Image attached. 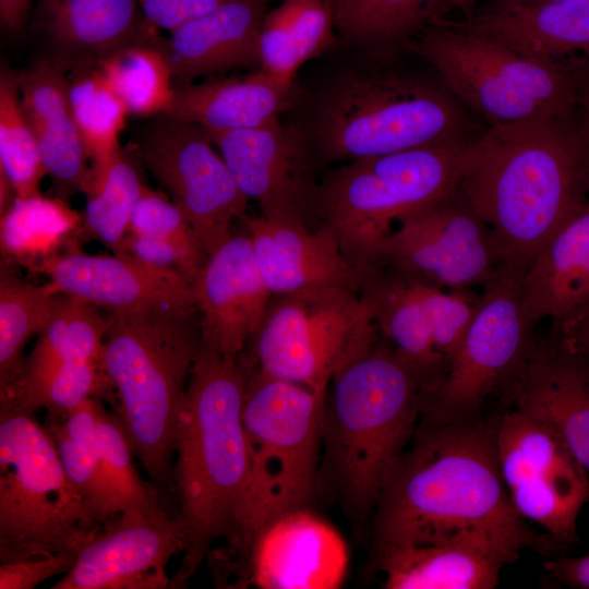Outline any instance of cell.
I'll list each match as a JSON object with an SVG mask.
<instances>
[{
    "mask_svg": "<svg viewBox=\"0 0 589 589\" xmlns=\"http://www.w3.org/2000/svg\"><path fill=\"white\" fill-rule=\"evenodd\" d=\"M80 551L58 552L0 564L1 589H32L44 580L69 573Z\"/></svg>",
    "mask_w": 589,
    "mask_h": 589,
    "instance_id": "obj_46",
    "label": "cell"
},
{
    "mask_svg": "<svg viewBox=\"0 0 589 589\" xmlns=\"http://www.w3.org/2000/svg\"><path fill=\"white\" fill-rule=\"evenodd\" d=\"M293 81L262 69L244 76L212 79L175 87L161 115L207 132L265 127L279 121L292 97Z\"/></svg>",
    "mask_w": 589,
    "mask_h": 589,
    "instance_id": "obj_28",
    "label": "cell"
},
{
    "mask_svg": "<svg viewBox=\"0 0 589 589\" xmlns=\"http://www.w3.org/2000/svg\"><path fill=\"white\" fill-rule=\"evenodd\" d=\"M35 16L51 52L47 60L63 71L98 67L113 52L159 36L136 0H37Z\"/></svg>",
    "mask_w": 589,
    "mask_h": 589,
    "instance_id": "obj_23",
    "label": "cell"
},
{
    "mask_svg": "<svg viewBox=\"0 0 589 589\" xmlns=\"http://www.w3.org/2000/svg\"><path fill=\"white\" fill-rule=\"evenodd\" d=\"M471 139L414 146L362 160L395 194L409 217L458 191Z\"/></svg>",
    "mask_w": 589,
    "mask_h": 589,
    "instance_id": "obj_31",
    "label": "cell"
},
{
    "mask_svg": "<svg viewBox=\"0 0 589 589\" xmlns=\"http://www.w3.org/2000/svg\"><path fill=\"white\" fill-rule=\"evenodd\" d=\"M328 0H283L266 12L260 35L261 69L293 81L297 71L335 40Z\"/></svg>",
    "mask_w": 589,
    "mask_h": 589,
    "instance_id": "obj_32",
    "label": "cell"
},
{
    "mask_svg": "<svg viewBox=\"0 0 589 589\" xmlns=\"http://www.w3.org/2000/svg\"><path fill=\"white\" fill-rule=\"evenodd\" d=\"M519 283L498 273L484 286L474 317L441 384L421 397V423L479 420L485 399L518 370L533 340Z\"/></svg>",
    "mask_w": 589,
    "mask_h": 589,
    "instance_id": "obj_11",
    "label": "cell"
},
{
    "mask_svg": "<svg viewBox=\"0 0 589 589\" xmlns=\"http://www.w3.org/2000/svg\"><path fill=\"white\" fill-rule=\"evenodd\" d=\"M68 83L92 172H98L121 151L120 135L130 115L99 67L71 70Z\"/></svg>",
    "mask_w": 589,
    "mask_h": 589,
    "instance_id": "obj_36",
    "label": "cell"
},
{
    "mask_svg": "<svg viewBox=\"0 0 589 589\" xmlns=\"http://www.w3.org/2000/svg\"><path fill=\"white\" fill-rule=\"evenodd\" d=\"M156 39L122 48L98 65L129 115H163L172 101V71Z\"/></svg>",
    "mask_w": 589,
    "mask_h": 589,
    "instance_id": "obj_37",
    "label": "cell"
},
{
    "mask_svg": "<svg viewBox=\"0 0 589 589\" xmlns=\"http://www.w3.org/2000/svg\"><path fill=\"white\" fill-rule=\"evenodd\" d=\"M202 347L240 354L261 323L272 293L247 232L232 235L208 254L192 284Z\"/></svg>",
    "mask_w": 589,
    "mask_h": 589,
    "instance_id": "obj_20",
    "label": "cell"
},
{
    "mask_svg": "<svg viewBox=\"0 0 589 589\" xmlns=\"http://www.w3.org/2000/svg\"><path fill=\"white\" fill-rule=\"evenodd\" d=\"M144 187L137 168L121 149L106 168L92 172L84 193L83 231L116 253Z\"/></svg>",
    "mask_w": 589,
    "mask_h": 589,
    "instance_id": "obj_39",
    "label": "cell"
},
{
    "mask_svg": "<svg viewBox=\"0 0 589 589\" xmlns=\"http://www.w3.org/2000/svg\"><path fill=\"white\" fill-rule=\"evenodd\" d=\"M33 0H0V22L4 31L15 33L25 25Z\"/></svg>",
    "mask_w": 589,
    "mask_h": 589,
    "instance_id": "obj_50",
    "label": "cell"
},
{
    "mask_svg": "<svg viewBox=\"0 0 589 589\" xmlns=\"http://www.w3.org/2000/svg\"><path fill=\"white\" fill-rule=\"evenodd\" d=\"M380 336L370 310L352 290L273 294L241 354L266 375L327 392L332 378Z\"/></svg>",
    "mask_w": 589,
    "mask_h": 589,
    "instance_id": "obj_10",
    "label": "cell"
},
{
    "mask_svg": "<svg viewBox=\"0 0 589 589\" xmlns=\"http://www.w3.org/2000/svg\"><path fill=\"white\" fill-rule=\"evenodd\" d=\"M312 125V149L325 163L468 136L466 119L447 94L393 74L354 72L341 77L318 100Z\"/></svg>",
    "mask_w": 589,
    "mask_h": 589,
    "instance_id": "obj_8",
    "label": "cell"
},
{
    "mask_svg": "<svg viewBox=\"0 0 589 589\" xmlns=\"http://www.w3.org/2000/svg\"><path fill=\"white\" fill-rule=\"evenodd\" d=\"M336 27L348 39L368 46L405 41L442 17V0H340Z\"/></svg>",
    "mask_w": 589,
    "mask_h": 589,
    "instance_id": "obj_38",
    "label": "cell"
},
{
    "mask_svg": "<svg viewBox=\"0 0 589 589\" xmlns=\"http://www.w3.org/2000/svg\"><path fill=\"white\" fill-rule=\"evenodd\" d=\"M60 291L52 285L23 281L1 269L0 279V397L16 383L28 340L50 321Z\"/></svg>",
    "mask_w": 589,
    "mask_h": 589,
    "instance_id": "obj_35",
    "label": "cell"
},
{
    "mask_svg": "<svg viewBox=\"0 0 589 589\" xmlns=\"http://www.w3.org/2000/svg\"><path fill=\"white\" fill-rule=\"evenodd\" d=\"M586 184H587V191H588V195H589V166H588V169H587Z\"/></svg>",
    "mask_w": 589,
    "mask_h": 589,
    "instance_id": "obj_54",
    "label": "cell"
},
{
    "mask_svg": "<svg viewBox=\"0 0 589 589\" xmlns=\"http://www.w3.org/2000/svg\"><path fill=\"white\" fill-rule=\"evenodd\" d=\"M206 558L219 588L334 589L345 579L348 549L329 522L301 507Z\"/></svg>",
    "mask_w": 589,
    "mask_h": 589,
    "instance_id": "obj_12",
    "label": "cell"
},
{
    "mask_svg": "<svg viewBox=\"0 0 589 589\" xmlns=\"http://www.w3.org/2000/svg\"><path fill=\"white\" fill-rule=\"evenodd\" d=\"M202 348L199 312H110L103 365L134 456L161 493H172L176 432Z\"/></svg>",
    "mask_w": 589,
    "mask_h": 589,
    "instance_id": "obj_5",
    "label": "cell"
},
{
    "mask_svg": "<svg viewBox=\"0 0 589 589\" xmlns=\"http://www.w3.org/2000/svg\"><path fill=\"white\" fill-rule=\"evenodd\" d=\"M0 173L16 197L39 194L47 176L34 133L21 105L20 74L2 69L0 74Z\"/></svg>",
    "mask_w": 589,
    "mask_h": 589,
    "instance_id": "obj_41",
    "label": "cell"
},
{
    "mask_svg": "<svg viewBox=\"0 0 589 589\" xmlns=\"http://www.w3.org/2000/svg\"><path fill=\"white\" fill-rule=\"evenodd\" d=\"M245 364L242 420L250 473L235 530L226 543L248 539L284 513L310 507L322 456L327 392L276 378Z\"/></svg>",
    "mask_w": 589,
    "mask_h": 589,
    "instance_id": "obj_6",
    "label": "cell"
},
{
    "mask_svg": "<svg viewBox=\"0 0 589 589\" xmlns=\"http://www.w3.org/2000/svg\"><path fill=\"white\" fill-rule=\"evenodd\" d=\"M549 1H556V0H495L493 4L510 5V4L539 3V2H549Z\"/></svg>",
    "mask_w": 589,
    "mask_h": 589,
    "instance_id": "obj_53",
    "label": "cell"
},
{
    "mask_svg": "<svg viewBox=\"0 0 589 589\" xmlns=\"http://www.w3.org/2000/svg\"><path fill=\"white\" fill-rule=\"evenodd\" d=\"M104 525L34 412L0 408V562L80 551Z\"/></svg>",
    "mask_w": 589,
    "mask_h": 589,
    "instance_id": "obj_7",
    "label": "cell"
},
{
    "mask_svg": "<svg viewBox=\"0 0 589 589\" xmlns=\"http://www.w3.org/2000/svg\"><path fill=\"white\" fill-rule=\"evenodd\" d=\"M99 398H88L65 412H48L50 432L63 468L97 521L105 525L106 492L97 440Z\"/></svg>",
    "mask_w": 589,
    "mask_h": 589,
    "instance_id": "obj_34",
    "label": "cell"
},
{
    "mask_svg": "<svg viewBox=\"0 0 589 589\" xmlns=\"http://www.w3.org/2000/svg\"><path fill=\"white\" fill-rule=\"evenodd\" d=\"M139 154L207 254L232 237V224L247 216L249 200L205 129L161 116L145 132Z\"/></svg>",
    "mask_w": 589,
    "mask_h": 589,
    "instance_id": "obj_14",
    "label": "cell"
},
{
    "mask_svg": "<svg viewBox=\"0 0 589 589\" xmlns=\"http://www.w3.org/2000/svg\"><path fill=\"white\" fill-rule=\"evenodd\" d=\"M33 271L48 276L60 292L110 312H197L192 285L184 276L115 253L91 255L73 249Z\"/></svg>",
    "mask_w": 589,
    "mask_h": 589,
    "instance_id": "obj_18",
    "label": "cell"
},
{
    "mask_svg": "<svg viewBox=\"0 0 589 589\" xmlns=\"http://www.w3.org/2000/svg\"><path fill=\"white\" fill-rule=\"evenodd\" d=\"M239 190L267 219L311 230L318 213V161L301 135L279 121L254 129L207 132Z\"/></svg>",
    "mask_w": 589,
    "mask_h": 589,
    "instance_id": "obj_16",
    "label": "cell"
},
{
    "mask_svg": "<svg viewBox=\"0 0 589 589\" xmlns=\"http://www.w3.org/2000/svg\"><path fill=\"white\" fill-rule=\"evenodd\" d=\"M399 224L378 245L374 266L442 289L484 287L500 273L490 228L458 191Z\"/></svg>",
    "mask_w": 589,
    "mask_h": 589,
    "instance_id": "obj_15",
    "label": "cell"
},
{
    "mask_svg": "<svg viewBox=\"0 0 589 589\" xmlns=\"http://www.w3.org/2000/svg\"><path fill=\"white\" fill-rule=\"evenodd\" d=\"M185 548V534L176 515L167 510L121 514L83 545L72 569L50 588H173L166 567Z\"/></svg>",
    "mask_w": 589,
    "mask_h": 589,
    "instance_id": "obj_17",
    "label": "cell"
},
{
    "mask_svg": "<svg viewBox=\"0 0 589 589\" xmlns=\"http://www.w3.org/2000/svg\"><path fill=\"white\" fill-rule=\"evenodd\" d=\"M546 575L556 584L576 589H589V554L556 555L543 564Z\"/></svg>",
    "mask_w": 589,
    "mask_h": 589,
    "instance_id": "obj_48",
    "label": "cell"
},
{
    "mask_svg": "<svg viewBox=\"0 0 589 589\" xmlns=\"http://www.w3.org/2000/svg\"><path fill=\"white\" fill-rule=\"evenodd\" d=\"M525 549L552 556L548 546L525 537L476 533L395 550L375 566L387 589H492L503 566Z\"/></svg>",
    "mask_w": 589,
    "mask_h": 589,
    "instance_id": "obj_21",
    "label": "cell"
},
{
    "mask_svg": "<svg viewBox=\"0 0 589 589\" xmlns=\"http://www.w3.org/2000/svg\"><path fill=\"white\" fill-rule=\"evenodd\" d=\"M333 7L335 8V5L340 1V0H328Z\"/></svg>",
    "mask_w": 589,
    "mask_h": 589,
    "instance_id": "obj_55",
    "label": "cell"
},
{
    "mask_svg": "<svg viewBox=\"0 0 589 589\" xmlns=\"http://www.w3.org/2000/svg\"><path fill=\"white\" fill-rule=\"evenodd\" d=\"M588 166L579 110L490 125L470 140L458 192L490 228L500 273L520 284L551 237L587 204Z\"/></svg>",
    "mask_w": 589,
    "mask_h": 589,
    "instance_id": "obj_2",
    "label": "cell"
},
{
    "mask_svg": "<svg viewBox=\"0 0 589 589\" xmlns=\"http://www.w3.org/2000/svg\"><path fill=\"white\" fill-rule=\"evenodd\" d=\"M83 231V216L65 200L41 193L15 197L1 213V251L29 269L58 254Z\"/></svg>",
    "mask_w": 589,
    "mask_h": 589,
    "instance_id": "obj_33",
    "label": "cell"
},
{
    "mask_svg": "<svg viewBox=\"0 0 589 589\" xmlns=\"http://www.w3.org/2000/svg\"><path fill=\"white\" fill-rule=\"evenodd\" d=\"M578 110L581 122L589 134V74L585 79L580 89Z\"/></svg>",
    "mask_w": 589,
    "mask_h": 589,
    "instance_id": "obj_51",
    "label": "cell"
},
{
    "mask_svg": "<svg viewBox=\"0 0 589 589\" xmlns=\"http://www.w3.org/2000/svg\"><path fill=\"white\" fill-rule=\"evenodd\" d=\"M108 316L98 306L60 292L53 314L25 358L13 387L0 397V407L14 405L58 369L79 361L101 360Z\"/></svg>",
    "mask_w": 589,
    "mask_h": 589,
    "instance_id": "obj_30",
    "label": "cell"
},
{
    "mask_svg": "<svg viewBox=\"0 0 589 589\" xmlns=\"http://www.w3.org/2000/svg\"><path fill=\"white\" fill-rule=\"evenodd\" d=\"M421 395L417 374L382 335L332 378L323 469L354 515L374 512L388 469L417 430Z\"/></svg>",
    "mask_w": 589,
    "mask_h": 589,
    "instance_id": "obj_4",
    "label": "cell"
},
{
    "mask_svg": "<svg viewBox=\"0 0 589 589\" xmlns=\"http://www.w3.org/2000/svg\"><path fill=\"white\" fill-rule=\"evenodd\" d=\"M421 287V280L374 266L366 271L359 296L381 335L417 374L424 396L441 384L446 366L432 339Z\"/></svg>",
    "mask_w": 589,
    "mask_h": 589,
    "instance_id": "obj_29",
    "label": "cell"
},
{
    "mask_svg": "<svg viewBox=\"0 0 589 589\" xmlns=\"http://www.w3.org/2000/svg\"><path fill=\"white\" fill-rule=\"evenodd\" d=\"M111 383L101 360H86L58 369L44 383L14 405L0 407L28 412L46 409L65 412L88 398H100L110 393Z\"/></svg>",
    "mask_w": 589,
    "mask_h": 589,
    "instance_id": "obj_42",
    "label": "cell"
},
{
    "mask_svg": "<svg viewBox=\"0 0 589 589\" xmlns=\"http://www.w3.org/2000/svg\"><path fill=\"white\" fill-rule=\"evenodd\" d=\"M129 232L203 248L182 211L146 184L135 204Z\"/></svg>",
    "mask_w": 589,
    "mask_h": 589,
    "instance_id": "obj_45",
    "label": "cell"
},
{
    "mask_svg": "<svg viewBox=\"0 0 589 589\" xmlns=\"http://www.w3.org/2000/svg\"><path fill=\"white\" fill-rule=\"evenodd\" d=\"M551 332L557 334L572 349L589 359V308L575 320L552 326Z\"/></svg>",
    "mask_w": 589,
    "mask_h": 589,
    "instance_id": "obj_49",
    "label": "cell"
},
{
    "mask_svg": "<svg viewBox=\"0 0 589 589\" xmlns=\"http://www.w3.org/2000/svg\"><path fill=\"white\" fill-rule=\"evenodd\" d=\"M268 0H228L169 37L158 36L176 86L237 68L259 64L262 23Z\"/></svg>",
    "mask_w": 589,
    "mask_h": 589,
    "instance_id": "obj_24",
    "label": "cell"
},
{
    "mask_svg": "<svg viewBox=\"0 0 589 589\" xmlns=\"http://www.w3.org/2000/svg\"><path fill=\"white\" fill-rule=\"evenodd\" d=\"M476 533L555 545L515 510L504 484L495 420L425 424L388 469L373 519V557Z\"/></svg>",
    "mask_w": 589,
    "mask_h": 589,
    "instance_id": "obj_1",
    "label": "cell"
},
{
    "mask_svg": "<svg viewBox=\"0 0 589 589\" xmlns=\"http://www.w3.org/2000/svg\"><path fill=\"white\" fill-rule=\"evenodd\" d=\"M501 392L513 409L553 430L589 472V359L551 332L533 341Z\"/></svg>",
    "mask_w": 589,
    "mask_h": 589,
    "instance_id": "obj_19",
    "label": "cell"
},
{
    "mask_svg": "<svg viewBox=\"0 0 589 589\" xmlns=\"http://www.w3.org/2000/svg\"><path fill=\"white\" fill-rule=\"evenodd\" d=\"M248 366L240 354L201 348L176 432L172 493L187 548L172 579L183 587L215 541L235 530L250 473L242 420Z\"/></svg>",
    "mask_w": 589,
    "mask_h": 589,
    "instance_id": "obj_3",
    "label": "cell"
},
{
    "mask_svg": "<svg viewBox=\"0 0 589 589\" xmlns=\"http://www.w3.org/2000/svg\"><path fill=\"white\" fill-rule=\"evenodd\" d=\"M242 223L272 294L326 288H345L359 293L366 271L345 254L328 228L311 230L262 215L245 216Z\"/></svg>",
    "mask_w": 589,
    "mask_h": 589,
    "instance_id": "obj_22",
    "label": "cell"
},
{
    "mask_svg": "<svg viewBox=\"0 0 589 589\" xmlns=\"http://www.w3.org/2000/svg\"><path fill=\"white\" fill-rule=\"evenodd\" d=\"M494 420L501 474L515 510L570 548L589 502L588 470L553 430L521 411Z\"/></svg>",
    "mask_w": 589,
    "mask_h": 589,
    "instance_id": "obj_13",
    "label": "cell"
},
{
    "mask_svg": "<svg viewBox=\"0 0 589 589\" xmlns=\"http://www.w3.org/2000/svg\"><path fill=\"white\" fill-rule=\"evenodd\" d=\"M519 300L533 328L566 324L589 308V201L545 243L525 272Z\"/></svg>",
    "mask_w": 589,
    "mask_h": 589,
    "instance_id": "obj_26",
    "label": "cell"
},
{
    "mask_svg": "<svg viewBox=\"0 0 589 589\" xmlns=\"http://www.w3.org/2000/svg\"><path fill=\"white\" fill-rule=\"evenodd\" d=\"M422 298L434 346L448 370L477 312L481 294L471 288H442L422 281Z\"/></svg>",
    "mask_w": 589,
    "mask_h": 589,
    "instance_id": "obj_43",
    "label": "cell"
},
{
    "mask_svg": "<svg viewBox=\"0 0 589 589\" xmlns=\"http://www.w3.org/2000/svg\"><path fill=\"white\" fill-rule=\"evenodd\" d=\"M479 0H442V17L447 10H459L466 16L471 15L474 12Z\"/></svg>",
    "mask_w": 589,
    "mask_h": 589,
    "instance_id": "obj_52",
    "label": "cell"
},
{
    "mask_svg": "<svg viewBox=\"0 0 589 589\" xmlns=\"http://www.w3.org/2000/svg\"><path fill=\"white\" fill-rule=\"evenodd\" d=\"M21 105L36 139L55 196L85 193L92 168L74 119L65 71L43 60L20 73Z\"/></svg>",
    "mask_w": 589,
    "mask_h": 589,
    "instance_id": "obj_25",
    "label": "cell"
},
{
    "mask_svg": "<svg viewBox=\"0 0 589 589\" xmlns=\"http://www.w3.org/2000/svg\"><path fill=\"white\" fill-rule=\"evenodd\" d=\"M145 20L169 33L228 0H136Z\"/></svg>",
    "mask_w": 589,
    "mask_h": 589,
    "instance_id": "obj_47",
    "label": "cell"
},
{
    "mask_svg": "<svg viewBox=\"0 0 589 589\" xmlns=\"http://www.w3.org/2000/svg\"><path fill=\"white\" fill-rule=\"evenodd\" d=\"M97 440L106 492L107 521L121 514L166 510L159 492L146 483L133 462L134 453L116 413L100 404Z\"/></svg>",
    "mask_w": 589,
    "mask_h": 589,
    "instance_id": "obj_40",
    "label": "cell"
},
{
    "mask_svg": "<svg viewBox=\"0 0 589 589\" xmlns=\"http://www.w3.org/2000/svg\"><path fill=\"white\" fill-rule=\"evenodd\" d=\"M115 254L157 268L177 272L184 276L191 285L208 256L201 247L132 232H128Z\"/></svg>",
    "mask_w": 589,
    "mask_h": 589,
    "instance_id": "obj_44",
    "label": "cell"
},
{
    "mask_svg": "<svg viewBox=\"0 0 589 589\" xmlns=\"http://www.w3.org/2000/svg\"><path fill=\"white\" fill-rule=\"evenodd\" d=\"M411 48L490 125L576 115L589 74L525 56L453 27L443 17L435 19Z\"/></svg>",
    "mask_w": 589,
    "mask_h": 589,
    "instance_id": "obj_9",
    "label": "cell"
},
{
    "mask_svg": "<svg viewBox=\"0 0 589 589\" xmlns=\"http://www.w3.org/2000/svg\"><path fill=\"white\" fill-rule=\"evenodd\" d=\"M446 23L525 56L560 61L581 51L589 57V0L497 5Z\"/></svg>",
    "mask_w": 589,
    "mask_h": 589,
    "instance_id": "obj_27",
    "label": "cell"
}]
</instances>
